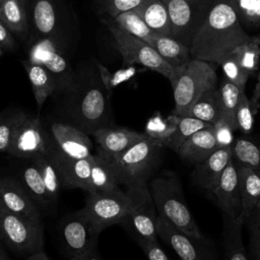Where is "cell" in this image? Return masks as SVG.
<instances>
[{
    "label": "cell",
    "mask_w": 260,
    "mask_h": 260,
    "mask_svg": "<svg viewBox=\"0 0 260 260\" xmlns=\"http://www.w3.org/2000/svg\"><path fill=\"white\" fill-rule=\"evenodd\" d=\"M1 2H2V0H0V4H1Z\"/></svg>",
    "instance_id": "cell-56"
},
{
    "label": "cell",
    "mask_w": 260,
    "mask_h": 260,
    "mask_svg": "<svg viewBox=\"0 0 260 260\" xmlns=\"http://www.w3.org/2000/svg\"><path fill=\"white\" fill-rule=\"evenodd\" d=\"M155 226L157 237L167 243L181 260H219L213 242L205 237L188 235L159 215Z\"/></svg>",
    "instance_id": "cell-9"
},
{
    "label": "cell",
    "mask_w": 260,
    "mask_h": 260,
    "mask_svg": "<svg viewBox=\"0 0 260 260\" xmlns=\"http://www.w3.org/2000/svg\"><path fill=\"white\" fill-rule=\"evenodd\" d=\"M259 101H260V74L258 75V80H257V83L255 85L252 99L250 100L251 108H252L254 114H256L258 109H259Z\"/></svg>",
    "instance_id": "cell-49"
},
{
    "label": "cell",
    "mask_w": 260,
    "mask_h": 260,
    "mask_svg": "<svg viewBox=\"0 0 260 260\" xmlns=\"http://www.w3.org/2000/svg\"><path fill=\"white\" fill-rule=\"evenodd\" d=\"M212 126H213L214 135H215L218 148L232 146L235 141L233 133L236 130L231 126V124L228 121H225L223 118H220Z\"/></svg>",
    "instance_id": "cell-44"
},
{
    "label": "cell",
    "mask_w": 260,
    "mask_h": 260,
    "mask_svg": "<svg viewBox=\"0 0 260 260\" xmlns=\"http://www.w3.org/2000/svg\"><path fill=\"white\" fill-rule=\"evenodd\" d=\"M176 73V80L172 84L175 101L172 114L184 117L203 93L217 88V74L212 63L196 58H192Z\"/></svg>",
    "instance_id": "cell-4"
},
{
    "label": "cell",
    "mask_w": 260,
    "mask_h": 260,
    "mask_svg": "<svg viewBox=\"0 0 260 260\" xmlns=\"http://www.w3.org/2000/svg\"><path fill=\"white\" fill-rule=\"evenodd\" d=\"M22 64L30 82L38 109L41 110L47 99L57 90L56 81L41 63L29 59L22 61Z\"/></svg>",
    "instance_id": "cell-24"
},
{
    "label": "cell",
    "mask_w": 260,
    "mask_h": 260,
    "mask_svg": "<svg viewBox=\"0 0 260 260\" xmlns=\"http://www.w3.org/2000/svg\"><path fill=\"white\" fill-rule=\"evenodd\" d=\"M1 180H2V179L0 178V189H1Z\"/></svg>",
    "instance_id": "cell-54"
},
{
    "label": "cell",
    "mask_w": 260,
    "mask_h": 260,
    "mask_svg": "<svg viewBox=\"0 0 260 260\" xmlns=\"http://www.w3.org/2000/svg\"><path fill=\"white\" fill-rule=\"evenodd\" d=\"M1 243H2V242H1V240H0V260H9V258H8L6 252L4 251L3 246H2Z\"/></svg>",
    "instance_id": "cell-52"
},
{
    "label": "cell",
    "mask_w": 260,
    "mask_h": 260,
    "mask_svg": "<svg viewBox=\"0 0 260 260\" xmlns=\"http://www.w3.org/2000/svg\"><path fill=\"white\" fill-rule=\"evenodd\" d=\"M164 148L160 143L145 136L120 155L109 159L117 172L120 184L125 188L147 184L160 162Z\"/></svg>",
    "instance_id": "cell-5"
},
{
    "label": "cell",
    "mask_w": 260,
    "mask_h": 260,
    "mask_svg": "<svg viewBox=\"0 0 260 260\" xmlns=\"http://www.w3.org/2000/svg\"><path fill=\"white\" fill-rule=\"evenodd\" d=\"M232 159L237 166H245L260 177V145L239 137L232 145Z\"/></svg>",
    "instance_id": "cell-32"
},
{
    "label": "cell",
    "mask_w": 260,
    "mask_h": 260,
    "mask_svg": "<svg viewBox=\"0 0 260 260\" xmlns=\"http://www.w3.org/2000/svg\"><path fill=\"white\" fill-rule=\"evenodd\" d=\"M1 116H2V114H1V113H0V119H1Z\"/></svg>",
    "instance_id": "cell-55"
},
{
    "label": "cell",
    "mask_w": 260,
    "mask_h": 260,
    "mask_svg": "<svg viewBox=\"0 0 260 260\" xmlns=\"http://www.w3.org/2000/svg\"><path fill=\"white\" fill-rule=\"evenodd\" d=\"M220 66L223 70L225 78L236 84L240 88V90L244 92L246 83L250 75L241 66L237 57L233 53H231L223 59V61L220 63Z\"/></svg>",
    "instance_id": "cell-40"
},
{
    "label": "cell",
    "mask_w": 260,
    "mask_h": 260,
    "mask_svg": "<svg viewBox=\"0 0 260 260\" xmlns=\"http://www.w3.org/2000/svg\"><path fill=\"white\" fill-rule=\"evenodd\" d=\"M22 185L35 202L41 206L53 205L40 171L31 164L25 166L21 171Z\"/></svg>",
    "instance_id": "cell-33"
},
{
    "label": "cell",
    "mask_w": 260,
    "mask_h": 260,
    "mask_svg": "<svg viewBox=\"0 0 260 260\" xmlns=\"http://www.w3.org/2000/svg\"><path fill=\"white\" fill-rule=\"evenodd\" d=\"M121 188L119 177L112 162L96 150L90 156V179L87 194H103Z\"/></svg>",
    "instance_id": "cell-22"
},
{
    "label": "cell",
    "mask_w": 260,
    "mask_h": 260,
    "mask_svg": "<svg viewBox=\"0 0 260 260\" xmlns=\"http://www.w3.org/2000/svg\"><path fill=\"white\" fill-rule=\"evenodd\" d=\"M137 242L142 248L148 260H169L166 253L159 247L157 241L138 240Z\"/></svg>",
    "instance_id": "cell-45"
},
{
    "label": "cell",
    "mask_w": 260,
    "mask_h": 260,
    "mask_svg": "<svg viewBox=\"0 0 260 260\" xmlns=\"http://www.w3.org/2000/svg\"><path fill=\"white\" fill-rule=\"evenodd\" d=\"M98 9L106 13L111 18L116 17L118 14L136 9L144 0H93Z\"/></svg>",
    "instance_id": "cell-43"
},
{
    "label": "cell",
    "mask_w": 260,
    "mask_h": 260,
    "mask_svg": "<svg viewBox=\"0 0 260 260\" xmlns=\"http://www.w3.org/2000/svg\"><path fill=\"white\" fill-rule=\"evenodd\" d=\"M186 116L196 118L211 125L222 117V108L218 88L203 93L189 109Z\"/></svg>",
    "instance_id": "cell-28"
},
{
    "label": "cell",
    "mask_w": 260,
    "mask_h": 260,
    "mask_svg": "<svg viewBox=\"0 0 260 260\" xmlns=\"http://www.w3.org/2000/svg\"><path fill=\"white\" fill-rule=\"evenodd\" d=\"M92 136L98 144V151L108 159H112L123 153L137 141L143 139L146 135L126 127L113 125L98 129L92 133Z\"/></svg>",
    "instance_id": "cell-17"
},
{
    "label": "cell",
    "mask_w": 260,
    "mask_h": 260,
    "mask_svg": "<svg viewBox=\"0 0 260 260\" xmlns=\"http://www.w3.org/2000/svg\"><path fill=\"white\" fill-rule=\"evenodd\" d=\"M125 189L131 198V208L123 223L134 234L136 241H157L155 223L158 213L148 184H140Z\"/></svg>",
    "instance_id": "cell-11"
},
{
    "label": "cell",
    "mask_w": 260,
    "mask_h": 260,
    "mask_svg": "<svg viewBox=\"0 0 260 260\" xmlns=\"http://www.w3.org/2000/svg\"><path fill=\"white\" fill-rule=\"evenodd\" d=\"M209 126H211V124L203 122L196 118H192L188 116H184V117L179 116V122L177 124V128L174 131V133L165 142L164 146L170 148L175 152H178L180 146L192 134Z\"/></svg>",
    "instance_id": "cell-34"
},
{
    "label": "cell",
    "mask_w": 260,
    "mask_h": 260,
    "mask_svg": "<svg viewBox=\"0 0 260 260\" xmlns=\"http://www.w3.org/2000/svg\"><path fill=\"white\" fill-rule=\"evenodd\" d=\"M136 12L157 36H171V21L162 0H144Z\"/></svg>",
    "instance_id": "cell-26"
},
{
    "label": "cell",
    "mask_w": 260,
    "mask_h": 260,
    "mask_svg": "<svg viewBox=\"0 0 260 260\" xmlns=\"http://www.w3.org/2000/svg\"><path fill=\"white\" fill-rule=\"evenodd\" d=\"M171 21V37L191 47L194 36L216 0H162Z\"/></svg>",
    "instance_id": "cell-8"
},
{
    "label": "cell",
    "mask_w": 260,
    "mask_h": 260,
    "mask_svg": "<svg viewBox=\"0 0 260 260\" xmlns=\"http://www.w3.org/2000/svg\"><path fill=\"white\" fill-rule=\"evenodd\" d=\"M69 260H100V259L94 254V251H90L87 253H83V254L71 257L69 258Z\"/></svg>",
    "instance_id": "cell-50"
},
{
    "label": "cell",
    "mask_w": 260,
    "mask_h": 260,
    "mask_svg": "<svg viewBox=\"0 0 260 260\" xmlns=\"http://www.w3.org/2000/svg\"><path fill=\"white\" fill-rule=\"evenodd\" d=\"M107 25L122 56L124 65L140 64L165 76L169 79L171 85L175 82L177 77L175 69L152 46L141 39L121 30L113 22H107Z\"/></svg>",
    "instance_id": "cell-7"
},
{
    "label": "cell",
    "mask_w": 260,
    "mask_h": 260,
    "mask_svg": "<svg viewBox=\"0 0 260 260\" xmlns=\"http://www.w3.org/2000/svg\"><path fill=\"white\" fill-rule=\"evenodd\" d=\"M0 240L9 249L29 255L44 250V225L41 219L13 213L0 205Z\"/></svg>",
    "instance_id": "cell-6"
},
{
    "label": "cell",
    "mask_w": 260,
    "mask_h": 260,
    "mask_svg": "<svg viewBox=\"0 0 260 260\" xmlns=\"http://www.w3.org/2000/svg\"><path fill=\"white\" fill-rule=\"evenodd\" d=\"M216 149L218 146L211 125L192 134L180 146L177 153L184 161L196 166L205 160Z\"/></svg>",
    "instance_id": "cell-21"
},
{
    "label": "cell",
    "mask_w": 260,
    "mask_h": 260,
    "mask_svg": "<svg viewBox=\"0 0 260 260\" xmlns=\"http://www.w3.org/2000/svg\"><path fill=\"white\" fill-rule=\"evenodd\" d=\"M0 47L12 49L14 47V39L11 30L0 20Z\"/></svg>",
    "instance_id": "cell-46"
},
{
    "label": "cell",
    "mask_w": 260,
    "mask_h": 260,
    "mask_svg": "<svg viewBox=\"0 0 260 260\" xmlns=\"http://www.w3.org/2000/svg\"><path fill=\"white\" fill-rule=\"evenodd\" d=\"M49 157L54 164L61 185L65 188H78L84 192L89 190V179H90V157L88 158H70L61 154L51 144Z\"/></svg>",
    "instance_id": "cell-16"
},
{
    "label": "cell",
    "mask_w": 260,
    "mask_h": 260,
    "mask_svg": "<svg viewBox=\"0 0 260 260\" xmlns=\"http://www.w3.org/2000/svg\"><path fill=\"white\" fill-rule=\"evenodd\" d=\"M24 260H49V258L44 250H40L29 254Z\"/></svg>",
    "instance_id": "cell-51"
},
{
    "label": "cell",
    "mask_w": 260,
    "mask_h": 260,
    "mask_svg": "<svg viewBox=\"0 0 260 260\" xmlns=\"http://www.w3.org/2000/svg\"><path fill=\"white\" fill-rule=\"evenodd\" d=\"M82 208L102 232L108 226L124 222L131 208V198L122 188L109 193L87 194Z\"/></svg>",
    "instance_id": "cell-10"
},
{
    "label": "cell",
    "mask_w": 260,
    "mask_h": 260,
    "mask_svg": "<svg viewBox=\"0 0 260 260\" xmlns=\"http://www.w3.org/2000/svg\"><path fill=\"white\" fill-rule=\"evenodd\" d=\"M112 19L113 23L121 30L141 39L151 46L156 35L148 27L135 9L124 11Z\"/></svg>",
    "instance_id": "cell-31"
},
{
    "label": "cell",
    "mask_w": 260,
    "mask_h": 260,
    "mask_svg": "<svg viewBox=\"0 0 260 260\" xmlns=\"http://www.w3.org/2000/svg\"><path fill=\"white\" fill-rule=\"evenodd\" d=\"M37 62L44 65L54 77L57 90L61 92H69L75 86L71 68L64 56L52 46H43L37 50Z\"/></svg>",
    "instance_id": "cell-20"
},
{
    "label": "cell",
    "mask_w": 260,
    "mask_h": 260,
    "mask_svg": "<svg viewBox=\"0 0 260 260\" xmlns=\"http://www.w3.org/2000/svg\"><path fill=\"white\" fill-rule=\"evenodd\" d=\"M178 122L179 116L175 114L162 118L159 113H156L147 121L144 134L151 140L160 143L164 146L165 142L176 130Z\"/></svg>",
    "instance_id": "cell-35"
},
{
    "label": "cell",
    "mask_w": 260,
    "mask_h": 260,
    "mask_svg": "<svg viewBox=\"0 0 260 260\" xmlns=\"http://www.w3.org/2000/svg\"><path fill=\"white\" fill-rule=\"evenodd\" d=\"M228 0H216L197 30L190 53L192 58L220 65L238 46L251 41Z\"/></svg>",
    "instance_id": "cell-1"
},
{
    "label": "cell",
    "mask_w": 260,
    "mask_h": 260,
    "mask_svg": "<svg viewBox=\"0 0 260 260\" xmlns=\"http://www.w3.org/2000/svg\"><path fill=\"white\" fill-rule=\"evenodd\" d=\"M151 46L175 69V71L179 70L192 59L190 48L171 36L156 35Z\"/></svg>",
    "instance_id": "cell-27"
},
{
    "label": "cell",
    "mask_w": 260,
    "mask_h": 260,
    "mask_svg": "<svg viewBox=\"0 0 260 260\" xmlns=\"http://www.w3.org/2000/svg\"><path fill=\"white\" fill-rule=\"evenodd\" d=\"M68 93L72 96L67 107L72 125L87 135L100 128L113 126V116L108 89L102 82L75 86Z\"/></svg>",
    "instance_id": "cell-3"
},
{
    "label": "cell",
    "mask_w": 260,
    "mask_h": 260,
    "mask_svg": "<svg viewBox=\"0 0 260 260\" xmlns=\"http://www.w3.org/2000/svg\"><path fill=\"white\" fill-rule=\"evenodd\" d=\"M101 231L83 208L68 214L61 223L60 235L69 258L94 251Z\"/></svg>",
    "instance_id": "cell-12"
},
{
    "label": "cell",
    "mask_w": 260,
    "mask_h": 260,
    "mask_svg": "<svg viewBox=\"0 0 260 260\" xmlns=\"http://www.w3.org/2000/svg\"><path fill=\"white\" fill-rule=\"evenodd\" d=\"M22 112L2 114L0 119V152H7L13 140L15 130L23 117Z\"/></svg>",
    "instance_id": "cell-41"
},
{
    "label": "cell",
    "mask_w": 260,
    "mask_h": 260,
    "mask_svg": "<svg viewBox=\"0 0 260 260\" xmlns=\"http://www.w3.org/2000/svg\"><path fill=\"white\" fill-rule=\"evenodd\" d=\"M241 24L246 27L260 26V0H228Z\"/></svg>",
    "instance_id": "cell-39"
},
{
    "label": "cell",
    "mask_w": 260,
    "mask_h": 260,
    "mask_svg": "<svg viewBox=\"0 0 260 260\" xmlns=\"http://www.w3.org/2000/svg\"><path fill=\"white\" fill-rule=\"evenodd\" d=\"M32 22L39 36L52 37L57 28V14L53 0H32Z\"/></svg>",
    "instance_id": "cell-30"
},
{
    "label": "cell",
    "mask_w": 260,
    "mask_h": 260,
    "mask_svg": "<svg viewBox=\"0 0 260 260\" xmlns=\"http://www.w3.org/2000/svg\"><path fill=\"white\" fill-rule=\"evenodd\" d=\"M149 191L159 216L196 238H204L189 210L178 175L164 170L149 183Z\"/></svg>",
    "instance_id": "cell-2"
},
{
    "label": "cell",
    "mask_w": 260,
    "mask_h": 260,
    "mask_svg": "<svg viewBox=\"0 0 260 260\" xmlns=\"http://www.w3.org/2000/svg\"><path fill=\"white\" fill-rule=\"evenodd\" d=\"M0 205L8 211L34 219H41L38 204L30 197L22 184L5 177L1 180Z\"/></svg>",
    "instance_id": "cell-18"
},
{
    "label": "cell",
    "mask_w": 260,
    "mask_h": 260,
    "mask_svg": "<svg viewBox=\"0 0 260 260\" xmlns=\"http://www.w3.org/2000/svg\"><path fill=\"white\" fill-rule=\"evenodd\" d=\"M250 251L254 260H260V233L250 231Z\"/></svg>",
    "instance_id": "cell-47"
},
{
    "label": "cell",
    "mask_w": 260,
    "mask_h": 260,
    "mask_svg": "<svg viewBox=\"0 0 260 260\" xmlns=\"http://www.w3.org/2000/svg\"><path fill=\"white\" fill-rule=\"evenodd\" d=\"M54 147L70 158H88L93 152V143L86 133L70 123L55 122L51 126Z\"/></svg>",
    "instance_id": "cell-14"
},
{
    "label": "cell",
    "mask_w": 260,
    "mask_h": 260,
    "mask_svg": "<svg viewBox=\"0 0 260 260\" xmlns=\"http://www.w3.org/2000/svg\"><path fill=\"white\" fill-rule=\"evenodd\" d=\"M236 166L242 201L241 215L245 220L260 199V177L245 166Z\"/></svg>",
    "instance_id": "cell-25"
},
{
    "label": "cell",
    "mask_w": 260,
    "mask_h": 260,
    "mask_svg": "<svg viewBox=\"0 0 260 260\" xmlns=\"http://www.w3.org/2000/svg\"><path fill=\"white\" fill-rule=\"evenodd\" d=\"M232 158V146L221 147L205 160L194 166L191 174L193 183L202 191L209 192L218 182L222 172Z\"/></svg>",
    "instance_id": "cell-19"
},
{
    "label": "cell",
    "mask_w": 260,
    "mask_h": 260,
    "mask_svg": "<svg viewBox=\"0 0 260 260\" xmlns=\"http://www.w3.org/2000/svg\"><path fill=\"white\" fill-rule=\"evenodd\" d=\"M244 223L242 216L232 219L222 214V260H248L242 237Z\"/></svg>",
    "instance_id": "cell-23"
},
{
    "label": "cell",
    "mask_w": 260,
    "mask_h": 260,
    "mask_svg": "<svg viewBox=\"0 0 260 260\" xmlns=\"http://www.w3.org/2000/svg\"><path fill=\"white\" fill-rule=\"evenodd\" d=\"M248 221L250 231L260 233V208L255 207L250 215L246 218L245 222Z\"/></svg>",
    "instance_id": "cell-48"
},
{
    "label": "cell",
    "mask_w": 260,
    "mask_h": 260,
    "mask_svg": "<svg viewBox=\"0 0 260 260\" xmlns=\"http://www.w3.org/2000/svg\"><path fill=\"white\" fill-rule=\"evenodd\" d=\"M232 53L249 75L255 73L260 61V36H253L251 41L238 46Z\"/></svg>",
    "instance_id": "cell-38"
},
{
    "label": "cell",
    "mask_w": 260,
    "mask_h": 260,
    "mask_svg": "<svg viewBox=\"0 0 260 260\" xmlns=\"http://www.w3.org/2000/svg\"><path fill=\"white\" fill-rule=\"evenodd\" d=\"M214 203L232 219H236L242 212V201L236 166L231 158L216 185L208 192Z\"/></svg>",
    "instance_id": "cell-15"
},
{
    "label": "cell",
    "mask_w": 260,
    "mask_h": 260,
    "mask_svg": "<svg viewBox=\"0 0 260 260\" xmlns=\"http://www.w3.org/2000/svg\"><path fill=\"white\" fill-rule=\"evenodd\" d=\"M256 207L260 208V199H259V201H258V203H257V206H256Z\"/></svg>",
    "instance_id": "cell-53"
},
{
    "label": "cell",
    "mask_w": 260,
    "mask_h": 260,
    "mask_svg": "<svg viewBox=\"0 0 260 260\" xmlns=\"http://www.w3.org/2000/svg\"><path fill=\"white\" fill-rule=\"evenodd\" d=\"M218 92H219L221 108H222L221 118L228 121L235 130H238L237 121H236V111L238 108V104H239V100L242 91L236 84H234L233 82L224 78L220 82V85L218 87Z\"/></svg>",
    "instance_id": "cell-36"
},
{
    "label": "cell",
    "mask_w": 260,
    "mask_h": 260,
    "mask_svg": "<svg viewBox=\"0 0 260 260\" xmlns=\"http://www.w3.org/2000/svg\"><path fill=\"white\" fill-rule=\"evenodd\" d=\"M51 144L40 119L24 114L15 130L7 153L19 158L31 159L48 154Z\"/></svg>",
    "instance_id": "cell-13"
},
{
    "label": "cell",
    "mask_w": 260,
    "mask_h": 260,
    "mask_svg": "<svg viewBox=\"0 0 260 260\" xmlns=\"http://www.w3.org/2000/svg\"><path fill=\"white\" fill-rule=\"evenodd\" d=\"M0 20L16 35L27 31V13L25 0H2L0 4Z\"/></svg>",
    "instance_id": "cell-29"
},
{
    "label": "cell",
    "mask_w": 260,
    "mask_h": 260,
    "mask_svg": "<svg viewBox=\"0 0 260 260\" xmlns=\"http://www.w3.org/2000/svg\"><path fill=\"white\" fill-rule=\"evenodd\" d=\"M30 160L40 171L43 181L45 183V186L47 188L48 194L50 196V199L54 204L58 200L60 188L62 186L58 172L54 164L52 162L48 154H42V155L36 156Z\"/></svg>",
    "instance_id": "cell-37"
},
{
    "label": "cell",
    "mask_w": 260,
    "mask_h": 260,
    "mask_svg": "<svg viewBox=\"0 0 260 260\" xmlns=\"http://www.w3.org/2000/svg\"><path fill=\"white\" fill-rule=\"evenodd\" d=\"M254 116L255 114L253 113V110L251 108L250 100L244 91L240 95L238 108L236 111L238 130H240L245 135L251 134L254 128Z\"/></svg>",
    "instance_id": "cell-42"
}]
</instances>
